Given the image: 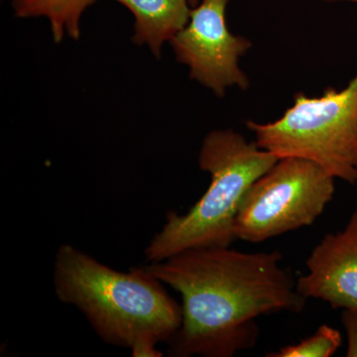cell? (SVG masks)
Masks as SVG:
<instances>
[{"label": "cell", "mask_w": 357, "mask_h": 357, "mask_svg": "<svg viewBox=\"0 0 357 357\" xmlns=\"http://www.w3.org/2000/svg\"><path fill=\"white\" fill-rule=\"evenodd\" d=\"M96 0H89L93 6ZM133 14L132 41L148 46L156 58L162 47L187 25L191 16L189 0H115Z\"/></svg>", "instance_id": "obj_8"}, {"label": "cell", "mask_w": 357, "mask_h": 357, "mask_svg": "<svg viewBox=\"0 0 357 357\" xmlns=\"http://www.w3.org/2000/svg\"><path fill=\"white\" fill-rule=\"evenodd\" d=\"M340 333L332 326L323 325L311 337L297 344L286 345L267 357H331L342 347Z\"/></svg>", "instance_id": "obj_10"}, {"label": "cell", "mask_w": 357, "mask_h": 357, "mask_svg": "<svg viewBox=\"0 0 357 357\" xmlns=\"http://www.w3.org/2000/svg\"><path fill=\"white\" fill-rule=\"evenodd\" d=\"M306 264L307 274L296 282L305 299L357 311V208L344 229L326 234L314 246Z\"/></svg>", "instance_id": "obj_7"}, {"label": "cell", "mask_w": 357, "mask_h": 357, "mask_svg": "<svg viewBox=\"0 0 357 357\" xmlns=\"http://www.w3.org/2000/svg\"><path fill=\"white\" fill-rule=\"evenodd\" d=\"M11 4L16 17L46 18L56 43L66 35L79 38L82 16L91 6L89 0H13Z\"/></svg>", "instance_id": "obj_9"}, {"label": "cell", "mask_w": 357, "mask_h": 357, "mask_svg": "<svg viewBox=\"0 0 357 357\" xmlns=\"http://www.w3.org/2000/svg\"><path fill=\"white\" fill-rule=\"evenodd\" d=\"M324 1H351V2H357V0H324Z\"/></svg>", "instance_id": "obj_14"}, {"label": "cell", "mask_w": 357, "mask_h": 357, "mask_svg": "<svg viewBox=\"0 0 357 357\" xmlns=\"http://www.w3.org/2000/svg\"><path fill=\"white\" fill-rule=\"evenodd\" d=\"M229 1L201 0L187 25L169 42L178 62L189 68L190 77L218 98L230 86H249L238 61L252 44L229 31L225 16Z\"/></svg>", "instance_id": "obj_6"}, {"label": "cell", "mask_w": 357, "mask_h": 357, "mask_svg": "<svg viewBox=\"0 0 357 357\" xmlns=\"http://www.w3.org/2000/svg\"><path fill=\"white\" fill-rule=\"evenodd\" d=\"M53 284L58 299L77 307L98 337L114 347L168 342L182 324V306L146 267L117 271L62 244L54 261Z\"/></svg>", "instance_id": "obj_2"}, {"label": "cell", "mask_w": 357, "mask_h": 357, "mask_svg": "<svg viewBox=\"0 0 357 357\" xmlns=\"http://www.w3.org/2000/svg\"><path fill=\"white\" fill-rule=\"evenodd\" d=\"M335 180L309 160L279 159L246 192L234 222L236 238L261 243L310 227L332 202Z\"/></svg>", "instance_id": "obj_5"}, {"label": "cell", "mask_w": 357, "mask_h": 357, "mask_svg": "<svg viewBox=\"0 0 357 357\" xmlns=\"http://www.w3.org/2000/svg\"><path fill=\"white\" fill-rule=\"evenodd\" d=\"M189 1H190V4H191V6L195 7V6H198V4L199 3V1H201V0H189Z\"/></svg>", "instance_id": "obj_13"}, {"label": "cell", "mask_w": 357, "mask_h": 357, "mask_svg": "<svg viewBox=\"0 0 357 357\" xmlns=\"http://www.w3.org/2000/svg\"><path fill=\"white\" fill-rule=\"evenodd\" d=\"M282 258L279 251L202 248L145 266L182 297V324L168 342V356L231 357L255 347L256 319L302 312L307 299Z\"/></svg>", "instance_id": "obj_1"}, {"label": "cell", "mask_w": 357, "mask_h": 357, "mask_svg": "<svg viewBox=\"0 0 357 357\" xmlns=\"http://www.w3.org/2000/svg\"><path fill=\"white\" fill-rule=\"evenodd\" d=\"M342 326L347 337V357H357V311L342 310Z\"/></svg>", "instance_id": "obj_11"}, {"label": "cell", "mask_w": 357, "mask_h": 357, "mask_svg": "<svg viewBox=\"0 0 357 357\" xmlns=\"http://www.w3.org/2000/svg\"><path fill=\"white\" fill-rule=\"evenodd\" d=\"M156 345L151 342H142V344L135 345L130 351L132 352L133 356L159 357L163 356L162 352L156 349Z\"/></svg>", "instance_id": "obj_12"}, {"label": "cell", "mask_w": 357, "mask_h": 357, "mask_svg": "<svg viewBox=\"0 0 357 357\" xmlns=\"http://www.w3.org/2000/svg\"><path fill=\"white\" fill-rule=\"evenodd\" d=\"M278 160L236 131H211L199 155L211 184L187 213H168L145 249L147 261H162L188 249L230 248L237 239L234 222L246 192Z\"/></svg>", "instance_id": "obj_3"}, {"label": "cell", "mask_w": 357, "mask_h": 357, "mask_svg": "<svg viewBox=\"0 0 357 357\" xmlns=\"http://www.w3.org/2000/svg\"><path fill=\"white\" fill-rule=\"evenodd\" d=\"M255 142L279 159L309 160L335 178L357 183V74L347 86L321 96L298 93L281 119L248 121Z\"/></svg>", "instance_id": "obj_4"}]
</instances>
